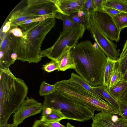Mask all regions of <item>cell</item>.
<instances>
[{
    "instance_id": "cell-1",
    "label": "cell",
    "mask_w": 127,
    "mask_h": 127,
    "mask_svg": "<svg viewBox=\"0 0 127 127\" xmlns=\"http://www.w3.org/2000/svg\"><path fill=\"white\" fill-rule=\"evenodd\" d=\"M70 52L79 75L92 87L103 85L107 57L98 44L83 41L72 47Z\"/></svg>"
},
{
    "instance_id": "cell-2",
    "label": "cell",
    "mask_w": 127,
    "mask_h": 127,
    "mask_svg": "<svg viewBox=\"0 0 127 127\" xmlns=\"http://www.w3.org/2000/svg\"><path fill=\"white\" fill-rule=\"evenodd\" d=\"M28 88L9 69L0 68V127H4L27 96Z\"/></svg>"
},
{
    "instance_id": "cell-3",
    "label": "cell",
    "mask_w": 127,
    "mask_h": 127,
    "mask_svg": "<svg viewBox=\"0 0 127 127\" xmlns=\"http://www.w3.org/2000/svg\"><path fill=\"white\" fill-rule=\"evenodd\" d=\"M54 84L56 91L59 94L86 106L94 112L97 111L121 116L118 109L69 79L57 81Z\"/></svg>"
},
{
    "instance_id": "cell-4",
    "label": "cell",
    "mask_w": 127,
    "mask_h": 127,
    "mask_svg": "<svg viewBox=\"0 0 127 127\" xmlns=\"http://www.w3.org/2000/svg\"><path fill=\"white\" fill-rule=\"evenodd\" d=\"M43 109H60L66 119L84 122L92 119L94 112L86 106L62 96L56 92L44 96Z\"/></svg>"
},
{
    "instance_id": "cell-5",
    "label": "cell",
    "mask_w": 127,
    "mask_h": 127,
    "mask_svg": "<svg viewBox=\"0 0 127 127\" xmlns=\"http://www.w3.org/2000/svg\"><path fill=\"white\" fill-rule=\"evenodd\" d=\"M23 36L17 37L9 34L13 53L16 60L29 63H38L41 60V47L46 36L34 37L26 31Z\"/></svg>"
},
{
    "instance_id": "cell-6",
    "label": "cell",
    "mask_w": 127,
    "mask_h": 127,
    "mask_svg": "<svg viewBox=\"0 0 127 127\" xmlns=\"http://www.w3.org/2000/svg\"><path fill=\"white\" fill-rule=\"evenodd\" d=\"M86 29L85 27L80 25L60 34L52 46L42 51L41 57L46 56L55 61L66 47H73L77 44L79 40L82 38Z\"/></svg>"
},
{
    "instance_id": "cell-7",
    "label": "cell",
    "mask_w": 127,
    "mask_h": 127,
    "mask_svg": "<svg viewBox=\"0 0 127 127\" xmlns=\"http://www.w3.org/2000/svg\"><path fill=\"white\" fill-rule=\"evenodd\" d=\"M27 5L21 10L23 14L40 16L50 15L58 18L60 13L57 8L55 0H28Z\"/></svg>"
},
{
    "instance_id": "cell-8",
    "label": "cell",
    "mask_w": 127,
    "mask_h": 127,
    "mask_svg": "<svg viewBox=\"0 0 127 127\" xmlns=\"http://www.w3.org/2000/svg\"><path fill=\"white\" fill-rule=\"evenodd\" d=\"M89 30L96 42L107 58L117 60L120 55L117 45L100 30L91 15H89Z\"/></svg>"
},
{
    "instance_id": "cell-9",
    "label": "cell",
    "mask_w": 127,
    "mask_h": 127,
    "mask_svg": "<svg viewBox=\"0 0 127 127\" xmlns=\"http://www.w3.org/2000/svg\"><path fill=\"white\" fill-rule=\"evenodd\" d=\"M91 15L100 30L108 38L116 42L119 41L121 32L117 28L112 17L102 9Z\"/></svg>"
},
{
    "instance_id": "cell-10",
    "label": "cell",
    "mask_w": 127,
    "mask_h": 127,
    "mask_svg": "<svg viewBox=\"0 0 127 127\" xmlns=\"http://www.w3.org/2000/svg\"><path fill=\"white\" fill-rule=\"evenodd\" d=\"M43 104L35 99L27 97L13 116V124L18 126L26 118L40 113L42 111Z\"/></svg>"
},
{
    "instance_id": "cell-11",
    "label": "cell",
    "mask_w": 127,
    "mask_h": 127,
    "mask_svg": "<svg viewBox=\"0 0 127 127\" xmlns=\"http://www.w3.org/2000/svg\"><path fill=\"white\" fill-rule=\"evenodd\" d=\"M92 119V127H127V119L114 114L100 112Z\"/></svg>"
},
{
    "instance_id": "cell-12",
    "label": "cell",
    "mask_w": 127,
    "mask_h": 127,
    "mask_svg": "<svg viewBox=\"0 0 127 127\" xmlns=\"http://www.w3.org/2000/svg\"><path fill=\"white\" fill-rule=\"evenodd\" d=\"M8 33L0 36V68L3 69H9L10 65L15 62L12 57L13 50Z\"/></svg>"
},
{
    "instance_id": "cell-13",
    "label": "cell",
    "mask_w": 127,
    "mask_h": 127,
    "mask_svg": "<svg viewBox=\"0 0 127 127\" xmlns=\"http://www.w3.org/2000/svg\"><path fill=\"white\" fill-rule=\"evenodd\" d=\"M86 0H55L59 12L69 16L80 11Z\"/></svg>"
},
{
    "instance_id": "cell-14",
    "label": "cell",
    "mask_w": 127,
    "mask_h": 127,
    "mask_svg": "<svg viewBox=\"0 0 127 127\" xmlns=\"http://www.w3.org/2000/svg\"><path fill=\"white\" fill-rule=\"evenodd\" d=\"M72 47L67 46L55 61L58 66V71H64L70 69H75L76 64L71 55L70 50Z\"/></svg>"
},
{
    "instance_id": "cell-15",
    "label": "cell",
    "mask_w": 127,
    "mask_h": 127,
    "mask_svg": "<svg viewBox=\"0 0 127 127\" xmlns=\"http://www.w3.org/2000/svg\"><path fill=\"white\" fill-rule=\"evenodd\" d=\"M66 119L61 110L47 108L43 109L42 115L40 120L42 121H59Z\"/></svg>"
},
{
    "instance_id": "cell-16",
    "label": "cell",
    "mask_w": 127,
    "mask_h": 127,
    "mask_svg": "<svg viewBox=\"0 0 127 127\" xmlns=\"http://www.w3.org/2000/svg\"><path fill=\"white\" fill-rule=\"evenodd\" d=\"M92 87L100 97L118 109L117 101L112 96L106 87L102 85Z\"/></svg>"
},
{
    "instance_id": "cell-17",
    "label": "cell",
    "mask_w": 127,
    "mask_h": 127,
    "mask_svg": "<svg viewBox=\"0 0 127 127\" xmlns=\"http://www.w3.org/2000/svg\"><path fill=\"white\" fill-rule=\"evenodd\" d=\"M107 89L113 97L117 101L122 99L127 90V82L121 80L112 88Z\"/></svg>"
},
{
    "instance_id": "cell-18",
    "label": "cell",
    "mask_w": 127,
    "mask_h": 127,
    "mask_svg": "<svg viewBox=\"0 0 127 127\" xmlns=\"http://www.w3.org/2000/svg\"><path fill=\"white\" fill-rule=\"evenodd\" d=\"M117 61L107 58L103 78V85L108 87Z\"/></svg>"
},
{
    "instance_id": "cell-19",
    "label": "cell",
    "mask_w": 127,
    "mask_h": 127,
    "mask_svg": "<svg viewBox=\"0 0 127 127\" xmlns=\"http://www.w3.org/2000/svg\"><path fill=\"white\" fill-rule=\"evenodd\" d=\"M89 15L83 11L80 10L73 13L68 16L76 23L79 25H82L86 29L89 30L90 24Z\"/></svg>"
},
{
    "instance_id": "cell-20",
    "label": "cell",
    "mask_w": 127,
    "mask_h": 127,
    "mask_svg": "<svg viewBox=\"0 0 127 127\" xmlns=\"http://www.w3.org/2000/svg\"><path fill=\"white\" fill-rule=\"evenodd\" d=\"M102 5L127 13V0H104Z\"/></svg>"
},
{
    "instance_id": "cell-21",
    "label": "cell",
    "mask_w": 127,
    "mask_h": 127,
    "mask_svg": "<svg viewBox=\"0 0 127 127\" xmlns=\"http://www.w3.org/2000/svg\"><path fill=\"white\" fill-rule=\"evenodd\" d=\"M117 61V68L123 76L127 69V39Z\"/></svg>"
},
{
    "instance_id": "cell-22",
    "label": "cell",
    "mask_w": 127,
    "mask_h": 127,
    "mask_svg": "<svg viewBox=\"0 0 127 127\" xmlns=\"http://www.w3.org/2000/svg\"><path fill=\"white\" fill-rule=\"evenodd\" d=\"M39 17L23 14L20 10H16L13 12L9 19L11 22V27L14 28L16 24L27 20L36 18Z\"/></svg>"
},
{
    "instance_id": "cell-23",
    "label": "cell",
    "mask_w": 127,
    "mask_h": 127,
    "mask_svg": "<svg viewBox=\"0 0 127 127\" xmlns=\"http://www.w3.org/2000/svg\"><path fill=\"white\" fill-rule=\"evenodd\" d=\"M112 18L117 28L120 32L127 27V13L121 12Z\"/></svg>"
},
{
    "instance_id": "cell-24",
    "label": "cell",
    "mask_w": 127,
    "mask_h": 127,
    "mask_svg": "<svg viewBox=\"0 0 127 127\" xmlns=\"http://www.w3.org/2000/svg\"><path fill=\"white\" fill-rule=\"evenodd\" d=\"M69 79L79 84L85 89L94 95L99 96L92 87L90 86L79 75L75 73H72Z\"/></svg>"
},
{
    "instance_id": "cell-25",
    "label": "cell",
    "mask_w": 127,
    "mask_h": 127,
    "mask_svg": "<svg viewBox=\"0 0 127 127\" xmlns=\"http://www.w3.org/2000/svg\"><path fill=\"white\" fill-rule=\"evenodd\" d=\"M63 23L62 32L60 34H63L67 31L80 25L76 23L68 16L61 14V19Z\"/></svg>"
},
{
    "instance_id": "cell-26",
    "label": "cell",
    "mask_w": 127,
    "mask_h": 127,
    "mask_svg": "<svg viewBox=\"0 0 127 127\" xmlns=\"http://www.w3.org/2000/svg\"><path fill=\"white\" fill-rule=\"evenodd\" d=\"M50 18H53L50 15H45L39 16L34 19L27 20L17 23L15 27L20 26L22 28L23 31H24L26 30L29 26L34 22L42 21Z\"/></svg>"
},
{
    "instance_id": "cell-27",
    "label": "cell",
    "mask_w": 127,
    "mask_h": 127,
    "mask_svg": "<svg viewBox=\"0 0 127 127\" xmlns=\"http://www.w3.org/2000/svg\"><path fill=\"white\" fill-rule=\"evenodd\" d=\"M56 91L55 84H49L43 81L40 86L39 94L40 96L49 95Z\"/></svg>"
},
{
    "instance_id": "cell-28",
    "label": "cell",
    "mask_w": 127,
    "mask_h": 127,
    "mask_svg": "<svg viewBox=\"0 0 127 127\" xmlns=\"http://www.w3.org/2000/svg\"><path fill=\"white\" fill-rule=\"evenodd\" d=\"M117 62L116 64L109 86L107 88L110 89L119 82L121 80L122 76L117 68Z\"/></svg>"
},
{
    "instance_id": "cell-29",
    "label": "cell",
    "mask_w": 127,
    "mask_h": 127,
    "mask_svg": "<svg viewBox=\"0 0 127 127\" xmlns=\"http://www.w3.org/2000/svg\"><path fill=\"white\" fill-rule=\"evenodd\" d=\"M94 0H86L81 10L86 13L91 14L94 12Z\"/></svg>"
},
{
    "instance_id": "cell-30",
    "label": "cell",
    "mask_w": 127,
    "mask_h": 127,
    "mask_svg": "<svg viewBox=\"0 0 127 127\" xmlns=\"http://www.w3.org/2000/svg\"><path fill=\"white\" fill-rule=\"evenodd\" d=\"M58 66L57 63L55 61L51 60L43 65L42 69L45 71L50 73L55 70H58Z\"/></svg>"
},
{
    "instance_id": "cell-31",
    "label": "cell",
    "mask_w": 127,
    "mask_h": 127,
    "mask_svg": "<svg viewBox=\"0 0 127 127\" xmlns=\"http://www.w3.org/2000/svg\"><path fill=\"white\" fill-rule=\"evenodd\" d=\"M117 102L121 116L127 119V105L121 100H117Z\"/></svg>"
},
{
    "instance_id": "cell-32",
    "label": "cell",
    "mask_w": 127,
    "mask_h": 127,
    "mask_svg": "<svg viewBox=\"0 0 127 127\" xmlns=\"http://www.w3.org/2000/svg\"><path fill=\"white\" fill-rule=\"evenodd\" d=\"M102 9L112 18L121 12L116 9L103 5Z\"/></svg>"
},
{
    "instance_id": "cell-33",
    "label": "cell",
    "mask_w": 127,
    "mask_h": 127,
    "mask_svg": "<svg viewBox=\"0 0 127 127\" xmlns=\"http://www.w3.org/2000/svg\"><path fill=\"white\" fill-rule=\"evenodd\" d=\"M8 32L9 34H11L17 37H22L23 35V32L22 30L18 27L10 29Z\"/></svg>"
},
{
    "instance_id": "cell-34",
    "label": "cell",
    "mask_w": 127,
    "mask_h": 127,
    "mask_svg": "<svg viewBox=\"0 0 127 127\" xmlns=\"http://www.w3.org/2000/svg\"><path fill=\"white\" fill-rule=\"evenodd\" d=\"M1 29L0 34H3L4 33H7L10 29V28L11 27V22L8 20H5Z\"/></svg>"
},
{
    "instance_id": "cell-35",
    "label": "cell",
    "mask_w": 127,
    "mask_h": 127,
    "mask_svg": "<svg viewBox=\"0 0 127 127\" xmlns=\"http://www.w3.org/2000/svg\"><path fill=\"white\" fill-rule=\"evenodd\" d=\"M42 121L45 125L50 127H66L60 123L59 121Z\"/></svg>"
},
{
    "instance_id": "cell-36",
    "label": "cell",
    "mask_w": 127,
    "mask_h": 127,
    "mask_svg": "<svg viewBox=\"0 0 127 127\" xmlns=\"http://www.w3.org/2000/svg\"><path fill=\"white\" fill-rule=\"evenodd\" d=\"M104 0H94V12L102 9Z\"/></svg>"
},
{
    "instance_id": "cell-37",
    "label": "cell",
    "mask_w": 127,
    "mask_h": 127,
    "mask_svg": "<svg viewBox=\"0 0 127 127\" xmlns=\"http://www.w3.org/2000/svg\"><path fill=\"white\" fill-rule=\"evenodd\" d=\"M32 127H50L45 125L40 120H36L34 122Z\"/></svg>"
},
{
    "instance_id": "cell-38",
    "label": "cell",
    "mask_w": 127,
    "mask_h": 127,
    "mask_svg": "<svg viewBox=\"0 0 127 127\" xmlns=\"http://www.w3.org/2000/svg\"><path fill=\"white\" fill-rule=\"evenodd\" d=\"M121 100L127 105V90L123 95Z\"/></svg>"
},
{
    "instance_id": "cell-39",
    "label": "cell",
    "mask_w": 127,
    "mask_h": 127,
    "mask_svg": "<svg viewBox=\"0 0 127 127\" xmlns=\"http://www.w3.org/2000/svg\"><path fill=\"white\" fill-rule=\"evenodd\" d=\"M121 80L125 82H127V69L124 74L122 76Z\"/></svg>"
},
{
    "instance_id": "cell-40",
    "label": "cell",
    "mask_w": 127,
    "mask_h": 127,
    "mask_svg": "<svg viewBox=\"0 0 127 127\" xmlns=\"http://www.w3.org/2000/svg\"><path fill=\"white\" fill-rule=\"evenodd\" d=\"M17 126L14 125L13 124H8L4 127H17Z\"/></svg>"
},
{
    "instance_id": "cell-41",
    "label": "cell",
    "mask_w": 127,
    "mask_h": 127,
    "mask_svg": "<svg viewBox=\"0 0 127 127\" xmlns=\"http://www.w3.org/2000/svg\"><path fill=\"white\" fill-rule=\"evenodd\" d=\"M66 127H76L75 126L72 125L69 122L67 123L66 124Z\"/></svg>"
}]
</instances>
